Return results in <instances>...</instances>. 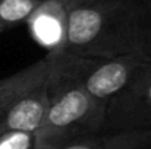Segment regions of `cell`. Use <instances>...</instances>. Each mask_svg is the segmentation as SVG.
<instances>
[{
	"instance_id": "11",
	"label": "cell",
	"mask_w": 151,
	"mask_h": 149,
	"mask_svg": "<svg viewBox=\"0 0 151 149\" xmlns=\"http://www.w3.org/2000/svg\"><path fill=\"white\" fill-rule=\"evenodd\" d=\"M101 0H68L66 1V7L68 10L72 9V7H76V6H84V4H91V3H97Z\"/></svg>"
},
{
	"instance_id": "3",
	"label": "cell",
	"mask_w": 151,
	"mask_h": 149,
	"mask_svg": "<svg viewBox=\"0 0 151 149\" xmlns=\"http://www.w3.org/2000/svg\"><path fill=\"white\" fill-rule=\"evenodd\" d=\"M59 56L65 58L72 75L88 95L106 108L109 102L151 63V56L147 54H126L110 58Z\"/></svg>"
},
{
	"instance_id": "14",
	"label": "cell",
	"mask_w": 151,
	"mask_h": 149,
	"mask_svg": "<svg viewBox=\"0 0 151 149\" xmlns=\"http://www.w3.org/2000/svg\"><path fill=\"white\" fill-rule=\"evenodd\" d=\"M59 1H62V3H65V6H66V1H68V0H59Z\"/></svg>"
},
{
	"instance_id": "6",
	"label": "cell",
	"mask_w": 151,
	"mask_h": 149,
	"mask_svg": "<svg viewBox=\"0 0 151 149\" xmlns=\"http://www.w3.org/2000/svg\"><path fill=\"white\" fill-rule=\"evenodd\" d=\"M32 38L49 53L60 54L68 32V7L59 0H43L27 21Z\"/></svg>"
},
{
	"instance_id": "5",
	"label": "cell",
	"mask_w": 151,
	"mask_h": 149,
	"mask_svg": "<svg viewBox=\"0 0 151 149\" xmlns=\"http://www.w3.org/2000/svg\"><path fill=\"white\" fill-rule=\"evenodd\" d=\"M50 105L49 81L18 99L0 118V133L27 132L37 135L41 129Z\"/></svg>"
},
{
	"instance_id": "15",
	"label": "cell",
	"mask_w": 151,
	"mask_h": 149,
	"mask_svg": "<svg viewBox=\"0 0 151 149\" xmlns=\"http://www.w3.org/2000/svg\"><path fill=\"white\" fill-rule=\"evenodd\" d=\"M150 149H151V146H150Z\"/></svg>"
},
{
	"instance_id": "4",
	"label": "cell",
	"mask_w": 151,
	"mask_h": 149,
	"mask_svg": "<svg viewBox=\"0 0 151 149\" xmlns=\"http://www.w3.org/2000/svg\"><path fill=\"white\" fill-rule=\"evenodd\" d=\"M151 130V63L111 99L106 108L103 132Z\"/></svg>"
},
{
	"instance_id": "10",
	"label": "cell",
	"mask_w": 151,
	"mask_h": 149,
	"mask_svg": "<svg viewBox=\"0 0 151 149\" xmlns=\"http://www.w3.org/2000/svg\"><path fill=\"white\" fill-rule=\"evenodd\" d=\"M0 149H35V135L27 132L0 133Z\"/></svg>"
},
{
	"instance_id": "12",
	"label": "cell",
	"mask_w": 151,
	"mask_h": 149,
	"mask_svg": "<svg viewBox=\"0 0 151 149\" xmlns=\"http://www.w3.org/2000/svg\"><path fill=\"white\" fill-rule=\"evenodd\" d=\"M3 31H6V28H4V26H1V25H0V34H1V32H3Z\"/></svg>"
},
{
	"instance_id": "2",
	"label": "cell",
	"mask_w": 151,
	"mask_h": 149,
	"mask_svg": "<svg viewBox=\"0 0 151 149\" xmlns=\"http://www.w3.org/2000/svg\"><path fill=\"white\" fill-rule=\"evenodd\" d=\"M54 56V69L49 79L50 105L35 135V149H56L75 139L103 132L106 107L91 98L78 83L65 58Z\"/></svg>"
},
{
	"instance_id": "13",
	"label": "cell",
	"mask_w": 151,
	"mask_h": 149,
	"mask_svg": "<svg viewBox=\"0 0 151 149\" xmlns=\"http://www.w3.org/2000/svg\"><path fill=\"white\" fill-rule=\"evenodd\" d=\"M144 1H145V3H147V4L151 7V0H144Z\"/></svg>"
},
{
	"instance_id": "9",
	"label": "cell",
	"mask_w": 151,
	"mask_h": 149,
	"mask_svg": "<svg viewBox=\"0 0 151 149\" xmlns=\"http://www.w3.org/2000/svg\"><path fill=\"white\" fill-rule=\"evenodd\" d=\"M43 0H0V25L6 29L27 22Z\"/></svg>"
},
{
	"instance_id": "1",
	"label": "cell",
	"mask_w": 151,
	"mask_h": 149,
	"mask_svg": "<svg viewBox=\"0 0 151 149\" xmlns=\"http://www.w3.org/2000/svg\"><path fill=\"white\" fill-rule=\"evenodd\" d=\"M60 54L91 58L151 56V7L144 0H101L69 9Z\"/></svg>"
},
{
	"instance_id": "7",
	"label": "cell",
	"mask_w": 151,
	"mask_h": 149,
	"mask_svg": "<svg viewBox=\"0 0 151 149\" xmlns=\"http://www.w3.org/2000/svg\"><path fill=\"white\" fill-rule=\"evenodd\" d=\"M56 56L47 53L46 57L21 69L19 72L0 79V118L22 97L37 89L50 79Z\"/></svg>"
},
{
	"instance_id": "8",
	"label": "cell",
	"mask_w": 151,
	"mask_h": 149,
	"mask_svg": "<svg viewBox=\"0 0 151 149\" xmlns=\"http://www.w3.org/2000/svg\"><path fill=\"white\" fill-rule=\"evenodd\" d=\"M151 130L138 132H100L75 139L56 149H150Z\"/></svg>"
}]
</instances>
